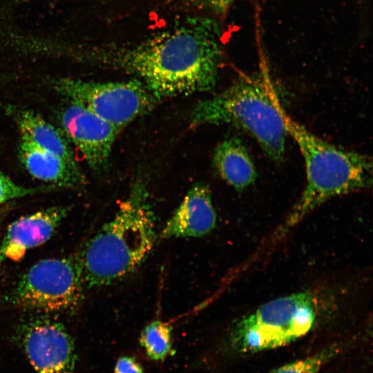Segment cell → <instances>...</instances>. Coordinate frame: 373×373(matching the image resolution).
<instances>
[{
    "label": "cell",
    "mask_w": 373,
    "mask_h": 373,
    "mask_svg": "<svg viewBox=\"0 0 373 373\" xmlns=\"http://www.w3.org/2000/svg\"><path fill=\"white\" fill-rule=\"evenodd\" d=\"M218 30L208 20L191 19L135 44L90 50V60L133 75L157 99L211 90L222 60Z\"/></svg>",
    "instance_id": "6da1fadb"
},
{
    "label": "cell",
    "mask_w": 373,
    "mask_h": 373,
    "mask_svg": "<svg viewBox=\"0 0 373 373\" xmlns=\"http://www.w3.org/2000/svg\"><path fill=\"white\" fill-rule=\"evenodd\" d=\"M156 238L148 189L145 182L137 178L113 219L76 256L84 286L103 287L127 276L146 259Z\"/></svg>",
    "instance_id": "7a4b0ae2"
},
{
    "label": "cell",
    "mask_w": 373,
    "mask_h": 373,
    "mask_svg": "<svg viewBox=\"0 0 373 373\" xmlns=\"http://www.w3.org/2000/svg\"><path fill=\"white\" fill-rule=\"evenodd\" d=\"M240 76L222 92L198 102L192 108L191 126L231 125L245 131L274 162L284 158L287 132L283 106L265 70Z\"/></svg>",
    "instance_id": "3957f363"
},
{
    "label": "cell",
    "mask_w": 373,
    "mask_h": 373,
    "mask_svg": "<svg viewBox=\"0 0 373 373\" xmlns=\"http://www.w3.org/2000/svg\"><path fill=\"white\" fill-rule=\"evenodd\" d=\"M282 114L287 134L303 155L306 185L278 234H284L329 199L368 189L372 183L370 157L326 142L296 122L283 108Z\"/></svg>",
    "instance_id": "277c9868"
},
{
    "label": "cell",
    "mask_w": 373,
    "mask_h": 373,
    "mask_svg": "<svg viewBox=\"0 0 373 373\" xmlns=\"http://www.w3.org/2000/svg\"><path fill=\"white\" fill-rule=\"evenodd\" d=\"M316 312L315 296L307 291L272 300L236 323L229 334L230 346L241 353L286 346L312 330Z\"/></svg>",
    "instance_id": "5b68a950"
},
{
    "label": "cell",
    "mask_w": 373,
    "mask_h": 373,
    "mask_svg": "<svg viewBox=\"0 0 373 373\" xmlns=\"http://www.w3.org/2000/svg\"><path fill=\"white\" fill-rule=\"evenodd\" d=\"M84 282L76 257L46 258L24 272L5 300L13 307L41 313L66 312L77 307Z\"/></svg>",
    "instance_id": "8992f818"
},
{
    "label": "cell",
    "mask_w": 373,
    "mask_h": 373,
    "mask_svg": "<svg viewBox=\"0 0 373 373\" xmlns=\"http://www.w3.org/2000/svg\"><path fill=\"white\" fill-rule=\"evenodd\" d=\"M55 88L69 102L88 108L119 131L151 111L158 101L137 79L98 82L63 78L56 82Z\"/></svg>",
    "instance_id": "52a82bcc"
},
{
    "label": "cell",
    "mask_w": 373,
    "mask_h": 373,
    "mask_svg": "<svg viewBox=\"0 0 373 373\" xmlns=\"http://www.w3.org/2000/svg\"><path fill=\"white\" fill-rule=\"evenodd\" d=\"M18 337L37 373H75L74 341L61 323L46 316L31 318L20 325Z\"/></svg>",
    "instance_id": "ba28073f"
},
{
    "label": "cell",
    "mask_w": 373,
    "mask_h": 373,
    "mask_svg": "<svg viewBox=\"0 0 373 373\" xmlns=\"http://www.w3.org/2000/svg\"><path fill=\"white\" fill-rule=\"evenodd\" d=\"M60 123L64 135L82 153L90 168L95 172L104 170L120 131L88 108L71 102L61 111Z\"/></svg>",
    "instance_id": "9c48e42d"
},
{
    "label": "cell",
    "mask_w": 373,
    "mask_h": 373,
    "mask_svg": "<svg viewBox=\"0 0 373 373\" xmlns=\"http://www.w3.org/2000/svg\"><path fill=\"white\" fill-rule=\"evenodd\" d=\"M68 211V207H52L11 222L0 244V266L8 260H20L28 250L48 241Z\"/></svg>",
    "instance_id": "30bf717a"
},
{
    "label": "cell",
    "mask_w": 373,
    "mask_h": 373,
    "mask_svg": "<svg viewBox=\"0 0 373 373\" xmlns=\"http://www.w3.org/2000/svg\"><path fill=\"white\" fill-rule=\"evenodd\" d=\"M216 213L209 189L194 184L165 223L160 233L162 239L198 238L206 236L216 227Z\"/></svg>",
    "instance_id": "8fae6325"
},
{
    "label": "cell",
    "mask_w": 373,
    "mask_h": 373,
    "mask_svg": "<svg viewBox=\"0 0 373 373\" xmlns=\"http://www.w3.org/2000/svg\"><path fill=\"white\" fill-rule=\"evenodd\" d=\"M19 155L28 172L35 178L58 188H79L86 178L78 165H73L21 136Z\"/></svg>",
    "instance_id": "7c38bea8"
},
{
    "label": "cell",
    "mask_w": 373,
    "mask_h": 373,
    "mask_svg": "<svg viewBox=\"0 0 373 373\" xmlns=\"http://www.w3.org/2000/svg\"><path fill=\"white\" fill-rule=\"evenodd\" d=\"M213 164L219 175L238 191L246 189L256 180L254 164L245 146L236 137L225 139L217 146Z\"/></svg>",
    "instance_id": "4fadbf2b"
},
{
    "label": "cell",
    "mask_w": 373,
    "mask_h": 373,
    "mask_svg": "<svg viewBox=\"0 0 373 373\" xmlns=\"http://www.w3.org/2000/svg\"><path fill=\"white\" fill-rule=\"evenodd\" d=\"M21 136L73 165L77 166L67 137L58 128L39 114L29 110H19L15 114Z\"/></svg>",
    "instance_id": "5bb4252c"
},
{
    "label": "cell",
    "mask_w": 373,
    "mask_h": 373,
    "mask_svg": "<svg viewBox=\"0 0 373 373\" xmlns=\"http://www.w3.org/2000/svg\"><path fill=\"white\" fill-rule=\"evenodd\" d=\"M140 344L150 359L164 360L172 349L171 326L159 319L149 323L140 333Z\"/></svg>",
    "instance_id": "9a60e30c"
},
{
    "label": "cell",
    "mask_w": 373,
    "mask_h": 373,
    "mask_svg": "<svg viewBox=\"0 0 373 373\" xmlns=\"http://www.w3.org/2000/svg\"><path fill=\"white\" fill-rule=\"evenodd\" d=\"M336 353L335 347L323 349L316 354L278 367L269 373H320Z\"/></svg>",
    "instance_id": "2e32d148"
},
{
    "label": "cell",
    "mask_w": 373,
    "mask_h": 373,
    "mask_svg": "<svg viewBox=\"0 0 373 373\" xmlns=\"http://www.w3.org/2000/svg\"><path fill=\"white\" fill-rule=\"evenodd\" d=\"M58 188L49 184L41 187H25L16 184L8 176L0 171V205L10 200L41 192H48Z\"/></svg>",
    "instance_id": "e0dca14e"
},
{
    "label": "cell",
    "mask_w": 373,
    "mask_h": 373,
    "mask_svg": "<svg viewBox=\"0 0 373 373\" xmlns=\"http://www.w3.org/2000/svg\"><path fill=\"white\" fill-rule=\"evenodd\" d=\"M196 6L217 16H224L228 12L236 0H193Z\"/></svg>",
    "instance_id": "ac0fdd59"
},
{
    "label": "cell",
    "mask_w": 373,
    "mask_h": 373,
    "mask_svg": "<svg viewBox=\"0 0 373 373\" xmlns=\"http://www.w3.org/2000/svg\"><path fill=\"white\" fill-rule=\"evenodd\" d=\"M114 373H143V368L134 357L124 356L117 361Z\"/></svg>",
    "instance_id": "d6986e66"
}]
</instances>
